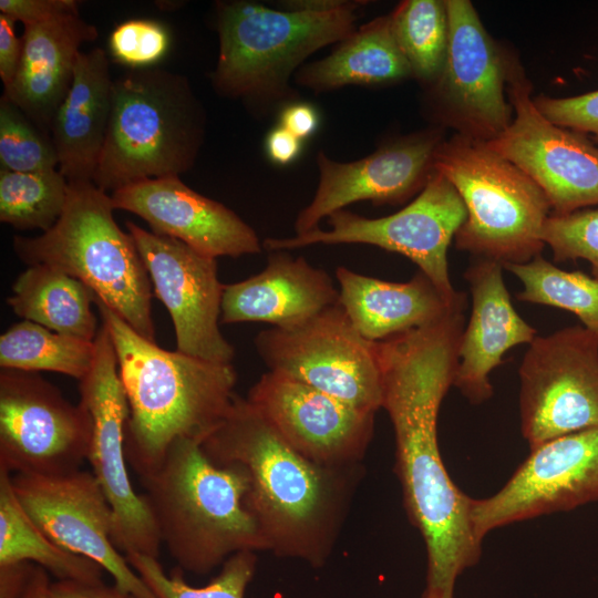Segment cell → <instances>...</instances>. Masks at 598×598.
Segmentation results:
<instances>
[{"instance_id":"1","label":"cell","mask_w":598,"mask_h":598,"mask_svg":"<svg viewBox=\"0 0 598 598\" xmlns=\"http://www.w3.org/2000/svg\"><path fill=\"white\" fill-rule=\"evenodd\" d=\"M464 310L377 342L382 408L395 436V472L411 523L427 555L425 591L454 598L458 576L477 564L473 498L448 476L437 443V416L458 365Z\"/></svg>"},{"instance_id":"2","label":"cell","mask_w":598,"mask_h":598,"mask_svg":"<svg viewBox=\"0 0 598 598\" xmlns=\"http://www.w3.org/2000/svg\"><path fill=\"white\" fill-rule=\"evenodd\" d=\"M202 447L216 465L245 473V505L269 551L315 568L324 566L362 477V465L331 467L310 461L247 398L237 394Z\"/></svg>"},{"instance_id":"3","label":"cell","mask_w":598,"mask_h":598,"mask_svg":"<svg viewBox=\"0 0 598 598\" xmlns=\"http://www.w3.org/2000/svg\"><path fill=\"white\" fill-rule=\"evenodd\" d=\"M94 305L111 334L130 406L126 458L142 480L158 470L175 441L203 443L223 422L237 372L231 363L162 349L96 297Z\"/></svg>"},{"instance_id":"4","label":"cell","mask_w":598,"mask_h":598,"mask_svg":"<svg viewBox=\"0 0 598 598\" xmlns=\"http://www.w3.org/2000/svg\"><path fill=\"white\" fill-rule=\"evenodd\" d=\"M142 482L161 542L181 569L206 575L239 551L268 550L245 505V473L213 463L200 442L175 441Z\"/></svg>"},{"instance_id":"5","label":"cell","mask_w":598,"mask_h":598,"mask_svg":"<svg viewBox=\"0 0 598 598\" xmlns=\"http://www.w3.org/2000/svg\"><path fill=\"white\" fill-rule=\"evenodd\" d=\"M362 1L330 9H274L252 1H218L219 52L210 79L220 95L252 107L290 101L289 80L305 60L355 31Z\"/></svg>"},{"instance_id":"6","label":"cell","mask_w":598,"mask_h":598,"mask_svg":"<svg viewBox=\"0 0 598 598\" xmlns=\"http://www.w3.org/2000/svg\"><path fill=\"white\" fill-rule=\"evenodd\" d=\"M206 117L188 80L161 69H131L112 82L111 114L93 184L104 192L179 176L195 163Z\"/></svg>"},{"instance_id":"7","label":"cell","mask_w":598,"mask_h":598,"mask_svg":"<svg viewBox=\"0 0 598 598\" xmlns=\"http://www.w3.org/2000/svg\"><path fill=\"white\" fill-rule=\"evenodd\" d=\"M111 195L93 182H69L66 204L55 225L38 237L14 236L24 264L47 265L86 285L135 332L156 342L152 282L130 233L113 216Z\"/></svg>"},{"instance_id":"8","label":"cell","mask_w":598,"mask_h":598,"mask_svg":"<svg viewBox=\"0 0 598 598\" xmlns=\"http://www.w3.org/2000/svg\"><path fill=\"white\" fill-rule=\"evenodd\" d=\"M434 169L454 186L466 208L455 235L457 249L503 266L525 264L542 254L551 208L520 168L484 142L454 134L440 145Z\"/></svg>"},{"instance_id":"9","label":"cell","mask_w":598,"mask_h":598,"mask_svg":"<svg viewBox=\"0 0 598 598\" xmlns=\"http://www.w3.org/2000/svg\"><path fill=\"white\" fill-rule=\"evenodd\" d=\"M466 219V208L454 186L437 171L416 197L401 210L368 218L346 209L328 217L330 229L320 227L289 238H267L269 251L311 245L365 244L401 254L417 265L444 297L456 300L448 275L447 249Z\"/></svg>"},{"instance_id":"10","label":"cell","mask_w":598,"mask_h":598,"mask_svg":"<svg viewBox=\"0 0 598 598\" xmlns=\"http://www.w3.org/2000/svg\"><path fill=\"white\" fill-rule=\"evenodd\" d=\"M255 348L270 372L362 411L382 408L377 342L357 331L339 302L299 324L260 331Z\"/></svg>"},{"instance_id":"11","label":"cell","mask_w":598,"mask_h":598,"mask_svg":"<svg viewBox=\"0 0 598 598\" xmlns=\"http://www.w3.org/2000/svg\"><path fill=\"white\" fill-rule=\"evenodd\" d=\"M94 359L80 381V402L92 421L87 461L114 514L113 543L125 555L158 558L161 537L143 496L128 476L125 430L130 406L118 372L116 351L105 323L94 339Z\"/></svg>"},{"instance_id":"12","label":"cell","mask_w":598,"mask_h":598,"mask_svg":"<svg viewBox=\"0 0 598 598\" xmlns=\"http://www.w3.org/2000/svg\"><path fill=\"white\" fill-rule=\"evenodd\" d=\"M520 429L530 450L598 425V333L536 336L519 367Z\"/></svg>"},{"instance_id":"13","label":"cell","mask_w":598,"mask_h":598,"mask_svg":"<svg viewBox=\"0 0 598 598\" xmlns=\"http://www.w3.org/2000/svg\"><path fill=\"white\" fill-rule=\"evenodd\" d=\"M448 45L437 81L429 87L434 117L456 134L487 143L512 123L505 96L513 56L484 28L468 0H445Z\"/></svg>"},{"instance_id":"14","label":"cell","mask_w":598,"mask_h":598,"mask_svg":"<svg viewBox=\"0 0 598 598\" xmlns=\"http://www.w3.org/2000/svg\"><path fill=\"white\" fill-rule=\"evenodd\" d=\"M92 421L38 374L0 370V470L9 474L60 475L87 460Z\"/></svg>"},{"instance_id":"15","label":"cell","mask_w":598,"mask_h":598,"mask_svg":"<svg viewBox=\"0 0 598 598\" xmlns=\"http://www.w3.org/2000/svg\"><path fill=\"white\" fill-rule=\"evenodd\" d=\"M530 91L523 68L513 60L507 83L513 120L485 144L540 187L553 214L598 206V146L588 135L546 118L535 106Z\"/></svg>"},{"instance_id":"16","label":"cell","mask_w":598,"mask_h":598,"mask_svg":"<svg viewBox=\"0 0 598 598\" xmlns=\"http://www.w3.org/2000/svg\"><path fill=\"white\" fill-rule=\"evenodd\" d=\"M11 485L29 517L58 546L95 561L137 598H155L113 543L114 514L93 473L13 474Z\"/></svg>"},{"instance_id":"17","label":"cell","mask_w":598,"mask_h":598,"mask_svg":"<svg viewBox=\"0 0 598 598\" xmlns=\"http://www.w3.org/2000/svg\"><path fill=\"white\" fill-rule=\"evenodd\" d=\"M598 501V425L533 450L494 495L472 501L471 518L483 540L491 530Z\"/></svg>"},{"instance_id":"18","label":"cell","mask_w":598,"mask_h":598,"mask_svg":"<svg viewBox=\"0 0 598 598\" xmlns=\"http://www.w3.org/2000/svg\"><path fill=\"white\" fill-rule=\"evenodd\" d=\"M148 272L153 291L168 310L177 351L203 360L231 363L233 346L219 329L224 286L216 258L175 238L126 221Z\"/></svg>"},{"instance_id":"19","label":"cell","mask_w":598,"mask_h":598,"mask_svg":"<svg viewBox=\"0 0 598 598\" xmlns=\"http://www.w3.org/2000/svg\"><path fill=\"white\" fill-rule=\"evenodd\" d=\"M247 400L310 461L331 467L361 465L375 413L270 371L250 388Z\"/></svg>"},{"instance_id":"20","label":"cell","mask_w":598,"mask_h":598,"mask_svg":"<svg viewBox=\"0 0 598 598\" xmlns=\"http://www.w3.org/2000/svg\"><path fill=\"white\" fill-rule=\"evenodd\" d=\"M444 140L441 127L430 128L353 162H337L319 152V184L296 218V235L318 228L323 218L352 203L400 204L419 194L434 171L435 154Z\"/></svg>"},{"instance_id":"21","label":"cell","mask_w":598,"mask_h":598,"mask_svg":"<svg viewBox=\"0 0 598 598\" xmlns=\"http://www.w3.org/2000/svg\"><path fill=\"white\" fill-rule=\"evenodd\" d=\"M114 209L133 213L152 231L181 240L196 251L240 257L261 251L256 231L236 213L185 185L179 176L148 178L111 194Z\"/></svg>"},{"instance_id":"22","label":"cell","mask_w":598,"mask_h":598,"mask_svg":"<svg viewBox=\"0 0 598 598\" xmlns=\"http://www.w3.org/2000/svg\"><path fill=\"white\" fill-rule=\"evenodd\" d=\"M503 265L477 258L465 271L472 312L464 328L454 380L462 394L480 404L493 394L489 373L512 348L530 343L536 330L515 310L503 278Z\"/></svg>"},{"instance_id":"23","label":"cell","mask_w":598,"mask_h":598,"mask_svg":"<svg viewBox=\"0 0 598 598\" xmlns=\"http://www.w3.org/2000/svg\"><path fill=\"white\" fill-rule=\"evenodd\" d=\"M338 302L339 289L326 270L277 250L259 274L224 286L220 323L262 321L288 328Z\"/></svg>"},{"instance_id":"24","label":"cell","mask_w":598,"mask_h":598,"mask_svg":"<svg viewBox=\"0 0 598 598\" xmlns=\"http://www.w3.org/2000/svg\"><path fill=\"white\" fill-rule=\"evenodd\" d=\"M97 34L96 27L80 14L25 24L20 63L3 95L40 128L51 132L71 87L80 47Z\"/></svg>"},{"instance_id":"25","label":"cell","mask_w":598,"mask_h":598,"mask_svg":"<svg viewBox=\"0 0 598 598\" xmlns=\"http://www.w3.org/2000/svg\"><path fill=\"white\" fill-rule=\"evenodd\" d=\"M339 303L367 340L391 337L437 322L465 309V293L448 300L422 271L409 281L392 282L364 276L343 266L336 270Z\"/></svg>"},{"instance_id":"26","label":"cell","mask_w":598,"mask_h":598,"mask_svg":"<svg viewBox=\"0 0 598 598\" xmlns=\"http://www.w3.org/2000/svg\"><path fill=\"white\" fill-rule=\"evenodd\" d=\"M112 82L103 49L79 53L51 131L58 169L68 182L93 181L109 127Z\"/></svg>"},{"instance_id":"27","label":"cell","mask_w":598,"mask_h":598,"mask_svg":"<svg viewBox=\"0 0 598 598\" xmlns=\"http://www.w3.org/2000/svg\"><path fill=\"white\" fill-rule=\"evenodd\" d=\"M411 75L386 14L361 25L324 59L303 64L295 81L320 93L346 85L389 84Z\"/></svg>"},{"instance_id":"28","label":"cell","mask_w":598,"mask_h":598,"mask_svg":"<svg viewBox=\"0 0 598 598\" xmlns=\"http://www.w3.org/2000/svg\"><path fill=\"white\" fill-rule=\"evenodd\" d=\"M95 293L82 281L47 265H32L12 285L7 305L23 320L54 332L94 341Z\"/></svg>"},{"instance_id":"29","label":"cell","mask_w":598,"mask_h":598,"mask_svg":"<svg viewBox=\"0 0 598 598\" xmlns=\"http://www.w3.org/2000/svg\"><path fill=\"white\" fill-rule=\"evenodd\" d=\"M30 563L58 580L102 581L95 561L58 546L29 517L11 485V474L0 470V565Z\"/></svg>"},{"instance_id":"30","label":"cell","mask_w":598,"mask_h":598,"mask_svg":"<svg viewBox=\"0 0 598 598\" xmlns=\"http://www.w3.org/2000/svg\"><path fill=\"white\" fill-rule=\"evenodd\" d=\"M94 351V341L22 320L0 337V367L28 372L51 371L81 381L92 367Z\"/></svg>"},{"instance_id":"31","label":"cell","mask_w":598,"mask_h":598,"mask_svg":"<svg viewBox=\"0 0 598 598\" xmlns=\"http://www.w3.org/2000/svg\"><path fill=\"white\" fill-rule=\"evenodd\" d=\"M390 18L412 76L431 87L442 72L447 53L450 30L445 0H405Z\"/></svg>"},{"instance_id":"32","label":"cell","mask_w":598,"mask_h":598,"mask_svg":"<svg viewBox=\"0 0 598 598\" xmlns=\"http://www.w3.org/2000/svg\"><path fill=\"white\" fill-rule=\"evenodd\" d=\"M504 269L523 285L520 301L545 305L574 313L586 329L598 333V279L579 270L560 269L542 255Z\"/></svg>"},{"instance_id":"33","label":"cell","mask_w":598,"mask_h":598,"mask_svg":"<svg viewBox=\"0 0 598 598\" xmlns=\"http://www.w3.org/2000/svg\"><path fill=\"white\" fill-rule=\"evenodd\" d=\"M69 182L59 169H0V220L17 229H51L66 204Z\"/></svg>"},{"instance_id":"34","label":"cell","mask_w":598,"mask_h":598,"mask_svg":"<svg viewBox=\"0 0 598 598\" xmlns=\"http://www.w3.org/2000/svg\"><path fill=\"white\" fill-rule=\"evenodd\" d=\"M125 557L155 598H245L257 568L255 551H239L207 585L194 587L181 574H166L157 558L137 553Z\"/></svg>"},{"instance_id":"35","label":"cell","mask_w":598,"mask_h":598,"mask_svg":"<svg viewBox=\"0 0 598 598\" xmlns=\"http://www.w3.org/2000/svg\"><path fill=\"white\" fill-rule=\"evenodd\" d=\"M0 166L33 173L56 169L52 137L2 94L0 99Z\"/></svg>"},{"instance_id":"36","label":"cell","mask_w":598,"mask_h":598,"mask_svg":"<svg viewBox=\"0 0 598 598\" xmlns=\"http://www.w3.org/2000/svg\"><path fill=\"white\" fill-rule=\"evenodd\" d=\"M542 237L556 262L584 259L590 265L591 276L598 279V206L549 215Z\"/></svg>"},{"instance_id":"37","label":"cell","mask_w":598,"mask_h":598,"mask_svg":"<svg viewBox=\"0 0 598 598\" xmlns=\"http://www.w3.org/2000/svg\"><path fill=\"white\" fill-rule=\"evenodd\" d=\"M169 34L153 20H128L118 24L110 37L113 58L131 69H148L167 52Z\"/></svg>"},{"instance_id":"38","label":"cell","mask_w":598,"mask_h":598,"mask_svg":"<svg viewBox=\"0 0 598 598\" xmlns=\"http://www.w3.org/2000/svg\"><path fill=\"white\" fill-rule=\"evenodd\" d=\"M533 102L554 124L584 133L598 144V90L568 97L540 94Z\"/></svg>"},{"instance_id":"39","label":"cell","mask_w":598,"mask_h":598,"mask_svg":"<svg viewBox=\"0 0 598 598\" xmlns=\"http://www.w3.org/2000/svg\"><path fill=\"white\" fill-rule=\"evenodd\" d=\"M0 13L16 22L35 24L55 18L79 14V4L74 0H1Z\"/></svg>"},{"instance_id":"40","label":"cell","mask_w":598,"mask_h":598,"mask_svg":"<svg viewBox=\"0 0 598 598\" xmlns=\"http://www.w3.org/2000/svg\"><path fill=\"white\" fill-rule=\"evenodd\" d=\"M16 21L0 13V78L7 89L13 81L22 53V39L14 29Z\"/></svg>"},{"instance_id":"41","label":"cell","mask_w":598,"mask_h":598,"mask_svg":"<svg viewBox=\"0 0 598 598\" xmlns=\"http://www.w3.org/2000/svg\"><path fill=\"white\" fill-rule=\"evenodd\" d=\"M52 598H137L117 585L107 586L103 581L85 582L58 580L51 584Z\"/></svg>"},{"instance_id":"42","label":"cell","mask_w":598,"mask_h":598,"mask_svg":"<svg viewBox=\"0 0 598 598\" xmlns=\"http://www.w3.org/2000/svg\"><path fill=\"white\" fill-rule=\"evenodd\" d=\"M279 120L280 126L301 141L312 135L319 124L317 111L311 105L301 102L288 104L281 111Z\"/></svg>"},{"instance_id":"43","label":"cell","mask_w":598,"mask_h":598,"mask_svg":"<svg viewBox=\"0 0 598 598\" xmlns=\"http://www.w3.org/2000/svg\"><path fill=\"white\" fill-rule=\"evenodd\" d=\"M265 144L268 157L280 165L291 163L301 151V140L280 125L268 133Z\"/></svg>"},{"instance_id":"44","label":"cell","mask_w":598,"mask_h":598,"mask_svg":"<svg viewBox=\"0 0 598 598\" xmlns=\"http://www.w3.org/2000/svg\"><path fill=\"white\" fill-rule=\"evenodd\" d=\"M33 567L30 563L0 565V598H21Z\"/></svg>"},{"instance_id":"45","label":"cell","mask_w":598,"mask_h":598,"mask_svg":"<svg viewBox=\"0 0 598 598\" xmlns=\"http://www.w3.org/2000/svg\"><path fill=\"white\" fill-rule=\"evenodd\" d=\"M51 584L48 571L34 565L21 598H52Z\"/></svg>"},{"instance_id":"46","label":"cell","mask_w":598,"mask_h":598,"mask_svg":"<svg viewBox=\"0 0 598 598\" xmlns=\"http://www.w3.org/2000/svg\"><path fill=\"white\" fill-rule=\"evenodd\" d=\"M421 598H442V597H439V596L429 594L427 591L424 590V592L422 594Z\"/></svg>"}]
</instances>
